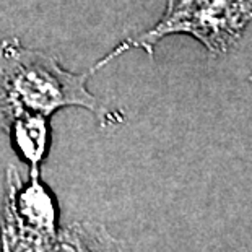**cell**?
Masks as SVG:
<instances>
[{
  "mask_svg": "<svg viewBox=\"0 0 252 252\" xmlns=\"http://www.w3.org/2000/svg\"><path fill=\"white\" fill-rule=\"evenodd\" d=\"M90 70L73 73L49 52L21 44L17 36L0 42V130L15 117L36 112L52 117L63 108L91 111L101 126L114 121L103 101L88 90Z\"/></svg>",
  "mask_w": 252,
  "mask_h": 252,
  "instance_id": "cell-1",
  "label": "cell"
},
{
  "mask_svg": "<svg viewBox=\"0 0 252 252\" xmlns=\"http://www.w3.org/2000/svg\"><path fill=\"white\" fill-rule=\"evenodd\" d=\"M251 23L252 0H168L152 28L119 42L90 72L101 70L132 49H142L152 57L159 42L174 34L194 37L213 59L224 57L238 47Z\"/></svg>",
  "mask_w": 252,
  "mask_h": 252,
  "instance_id": "cell-2",
  "label": "cell"
},
{
  "mask_svg": "<svg viewBox=\"0 0 252 252\" xmlns=\"http://www.w3.org/2000/svg\"><path fill=\"white\" fill-rule=\"evenodd\" d=\"M5 133H8L15 153L28 164V173H41V164L51 148V117L26 112L15 117Z\"/></svg>",
  "mask_w": 252,
  "mask_h": 252,
  "instance_id": "cell-3",
  "label": "cell"
},
{
  "mask_svg": "<svg viewBox=\"0 0 252 252\" xmlns=\"http://www.w3.org/2000/svg\"><path fill=\"white\" fill-rule=\"evenodd\" d=\"M46 252H128V248L103 223L75 221L59 229Z\"/></svg>",
  "mask_w": 252,
  "mask_h": 252,
  "instance_id": "cell-4",
  "label": "cell"
},
{
  "mask_svg": "<svg viewBox=\"0 0 252 252\" xmlns=\"http://www.w3.org/2000/svg\"><path fill=\"white\" fill-rule=\"evenodd\" d=\"M251 252H252V251H251Z\"/></svg>",
  "mask_w": 252,
  "mask_h": 252,
  "instance_id": "cell-5",
  "label": "cell"
}]
</instances>
